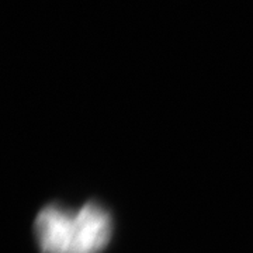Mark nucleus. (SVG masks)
<instances>
[{"mask_svg":"<svg viewBox=\"0 0 253 253\" xmlns=\"http://www.w3.org/2000/svg\"><path fill=\"white\" fill-rule=\"evenodd\" d=\"M34 235L41 253H101L111 241L113 219L96 201L76 210L49 204L37 214Z\"/></svg>","mask_w":253,"mask_h":253,"instance_id":"obj_1","label":"nucleus"}]
</instances>
